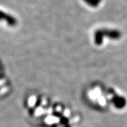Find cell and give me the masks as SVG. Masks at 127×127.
Masks as SVG:
<instances>
[{
	"mask_svg": "<svg viewBox=\"0 0 127 127\" xmlns=\"http://www.w3.org/2000/svg\"><path fill=\"white\" fill-rule=\"evenodd\" d=\"M0 21H6L10 26H14L16 24V20L11 15L3 12L0 10Z\"/></svg>",
	"mask_w": 127,
	"mask_h": 127,
	"instance_id": "6da1fadb",
	"label": "cell"
}]
</instances>
